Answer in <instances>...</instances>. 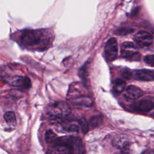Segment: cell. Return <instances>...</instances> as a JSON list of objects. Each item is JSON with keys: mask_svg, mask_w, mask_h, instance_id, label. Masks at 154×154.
Wrapping results in <instances>:
<instances>
[{"mask_svg": "<svg viewBox=\"0 0 154 154\" xmlns=\"http://www.w3.org/2000/svg\"><path fill=\"white\" fill-rule=\"evenodd\" d=\"M48 113L54 119H59L67 116L70 112V108L64 102H56L48 108Z\"/></svg>", "mask_w": 154, "mask_h": 154, "instance_id": "3957f363", "label": "cell"}, {"mask_svg": "<svg viewBox=\"0 0 154 154\" xmlns=\"http://www.w3.org/2000/svg\"><path fill=\"white\" fill-rule=\"evenodd\" d=\"M120 74H121L122 76L125 79H131L133 75L132 71L128 68H124V69H122V70L120 72Z\"/></svg>", "mask_w": 154, "mask_h": 154, "instance_id": "d6986e66", "label": "cell"}, {"mask_svg": "<svg viewBox=\"0 0 154 154\" xmlns=\"http://www.w3.org/2000/svg\"><path fill=\"white\" fill-rule=\"evenodd\" d=\"M52 145L54 154H74L75 149L82 148V141L77 137H63L57 138Z\"/></svg>", "mask_w": 154, "mask_h": 154, "instance_id": "6da1fadb", "label": "cell"}, {"mask_svg": "<svg viewBox=\"0 0 154 154\" xmlns=\"http://www.w3.org/2000/svg\"><path fill=\"white\" fill-rule=\"evenodd\" d=\"M64 129L69 132H78L79 131L78 126L75 124H70L66 127L64 128Z\"/></svg>", "mask_w": 154, "mask_h": 154, "instance_id": "44dd1931", "label": "cell"}, {"mask_svg": "<svg viewBox=\"0 0 154 154\" xmlns=\"http://www.w3.org/2000/svg\"><path fill=\"white\" fill-rule=\"evenodd\" d=\"M105 55L108 61H112L116 59L118 52V45L115 38H109L105 46Z\"/></svg>", "mask_w": 154, "mask_h": 154, "instance_id": "5b68a950", "label": "cell"}, {"mask_svg": "<svg viewBox=\"0 0 154 154\" xmlns=\"http://www.w3.org/2000/svg\"><path fill=\"white\" fill-rule=\"evenodd\" d=\"M134 40L140 46L147 47L152 45L153 42V37L147 31H140L135 35Z\"/></svg>", "mask_w": 154, "mask_h": 154, "instance_id": "8992f818", "label": "cell"}, {"mask_svg": "<svg viewBox=\"0 0 154 154\" xmlns=\"http://www.w3.org/2000/svg\"><path fill=\"white\" fill-rule=\"evenodd\" d=\"M135 78L142 81L154 80V71L148 69L138 70L135 73Z\"/></svg>", "mask_w": 154, "mask_h": 154, "instance_id": "30bf717a", "label": "cell"}, {"mask_svg": "<svg viewBox=\"0 0 154 154\" xmlns=\"http://www.w3.org/2000/svg\"><path fill=\"white\" fill-rule=\"evenodd\" d=\"M142 154H154V150L152 149H147L144 151Z\"/></svg>", "mask_w": 154, "mask_h": 154, "instance_id": "7402d4cb", "label": "cell"}, {"mask_svg": "<svg viewBox=\"0 0 154 154\" xmlns=\"http://www.w3.org/2000/svg\"><path fill=\"white\" fill-rule=\"evenodd\" d=\"M4 118L8 125L14 126L16 125V118L15 114L12 111H7L5 113Z\"/></svg>", "mask_w": 154, "mask_h": 154, "instance_id": "4fadbf2b", "label": "cell"}, {"mask_svg": "<svg viewBox=\"0 0 154 154\" xmlns=\"http://www.w3.org/2000/svg\"><path fill=\"white\" fill-rule=\"evenodd\" d=\"M132 108L138 112H149L154 108V103L149 100H141L131 105Z\"/></svg>", "mask_w": 154, "mask_h": 154, "instance_id": "52a82bcc", "label": "cell"}, {"mask_svg": "<svg viewBox=\"0 0 154 154\" xmlns=\"http://www.w3.org/2000/svg\"><path fill=\"white\" fill-rule=\"evenodd\" d=\"M134 31V28H129V27H121L117 29L115 33L118 35H126L129 34H131Z\"/></svg>", "mask_w": 154, "mask_h": 154, "instance_id": "e0dca14e", "label": "cell"}, {"mask_svg": "<svg viewBox=\"0 0 154 154\" xmlns=\"http://www.w3.org/2000/svg\"><path fill=\"white\" fill-rule=\"evenodd\" d=\"M144 62L149 66L154 67V55H147L144 57Z\"/></svg>", "mask_w": 154, "mask_h": 154, "instance_id": "ffe728a7", "label": "cell"}, {"mask_svg": "<svg viewBox=\"0 0 154 154\" xmlns=\"http://www.w3.org/2000/svg\"><path fill=\"white\" fill-rule=\"evenodd\" d=\"M112 144L119 148L123 153H127L129 150V143L125 138L119 137L115 138L112 141Z\"/></svg>", "mask_w": 154, "mask_h": 154, "instance_id": "8fae6325", "label": "cell"}, {"mask_svg": "<svg viewBox=\"0 0 154 154\" xmlns=\"http://www.w3.org/2000/svg\"><path fill=\"white\" fill-rule=\"evenodd\" d=\"M74 102L78 105L90 106L92 103V100L88 97H80L75 99Z\"/></svg>", "mask_w": 154, "mask_h": 154, "instance_id": "9a60e30c", "label": "cell"}, {"mask_svg": "<svg viewBox=\"0 0 154 154\" xmlns=\"http://www.w3.org/2000/svg\"><path fill=\"white\" fill-rule=\"evenodd\" d=\"M121 55L129 61H139L141 56L135 45L130 42H125L122 44Z\"/></svg>", "mask_w": 154, "mask_h": 154, "instance_id": "277c9868", "label": "cell"}, {"mask_svg": "<svg viewBox=\"0 0 154 154\" xmlns=\"http://www.w3.org/2000/svg\"><path fill=\"white\" fill-rule=\"evenodd\" d=\"M57 138V135L52 130H48L45 133V140L49 144H53Z\"/></svg>", "mask_w": 154, "mask_h": 154, "instance_id": "2e32d148", "label": "cell"}, {"mask_svg": "<svg viewBox=\"0 0 154 154\" xmlns=\"http://www.w3.org/2000/svg\"><path fill=\"white\" fill-rule=\"evenodd\" d=\"M143 94V91L137 86L131 85L126 87L123 96L128 100H135L140 98Z\"/></svg>", "mask_w": 154, "mask_h": 154, "instance_id": "ba28073f", "label": "cell"}, {"mask_svg": "<svg viewBox=\"0 0 154 154\" xmlns=\"http://www.w3.org/2000/svg\"><path fill=\"white\" fill-rule=\"evenodd\" d=\"M126 83L125 82L120 79V78H116L114 82H113V91L116 94H120L125 88Z\"/></svg>", "mask_w": 154, "mask_h": 154, "instance_id": "7c38bea8", "label": "cell"}, {"mask_svg": "<svg viewBox=\"0 0 154 154\" xmlns=\"http://www.w3.org/2000/svg\"><path fill=\"white\" fill-rule=\"evenodd\" d=\"M79 124L80 125L82 133L84 134H86L89 129V124L87 122V120L84 117L81 118L79 120Z\"/></svg>", "mask_w": 154, "mask_h": 154, "instance_id": "ac0fdd59", "label": "cell"}, {"mask_svg": "<svg viewBox=\"0 0 154 154\" xmlns=\"http://www.w3.org/2000/svg\"><path fill=\"white\" fill-rule=\"evenodd\" d=\"M10 82L11 85L19 87H21L22 88L27 89L29 88L31 85V81L29 78L27 76H14L10 81Z\"/></svg>", "mask_w": 154, "mask_h": 154, "instance_id": "9c48e42d", "label": "cell"}, {"mask_svg": "<svg viewBox=\"0 0 154 154\" xmlns=\"http://www.w3.org/2000/svg\"><path fill=\"white\" fill-rule=\"evenodd\" d=\"M49 37L44 30H26L23 31L20 36L22 45L27 47H39L46 45Z\"/></svg>", "mask_w": 154, "mask_h": 154, "instance_id": "7a4b0ae2", "label": "cell"}, {"mask_svg": "<svg viewBox=\"0 0 154 154\" xmlns=\"http://www.w3.org/2000/svg\"><path fill=\"white\" fill-rule=\"evenodd\" d=\"M103 122V116L102 115L94 116L90 117L89 120V125L94 128L98 126H99Z\"/></svg>", "mask_w": 154, "mask_h": 154, "instance_id": "5bb4252c", "label": "cell"}]
</instances>
